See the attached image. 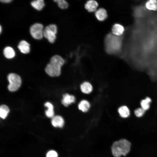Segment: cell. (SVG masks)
<instances>
[{
    "label": "cell",
    "instance_id": "cell-7",
    "mask_svg": "<svg viewBox=\"0 0 157 157\" xmlns=\"http://www.w3.org/2000/svg\"><path fill=\"white\" fill-rule=\"evenodd\" d=\"M75 98L74 95L66 93L63 95L61 103L65 106H67L75 102Z\"/></svg>",
    "mask_w": 157,
    "mask_h": 157
},
{
    "label": "cell",
    "instance_id": "cell-13",
    "mask_svg": "<svg viewBox=\"0 0 157 157\" xmlns=\"http://www.w3.org/2000/svg\"><path fill=\"white\" fill-rule=\"evenodd\" d=\"M80 89L83 93L85 94H89L92 91L93 87L91 84L89 82L85 81L81 84Z\"/></svg>",
    "mask_w": 157,
    "mask_h": 157
},
{
    "label": "cell",
    "instance_id": "cell-10",
    "mask_svg": "<svg viewBox=\"0 0 157 157\" xmlns=\"http://www.w3.org/2000/svg\"><path fill=\"white\" fill-rule=\"evenodd\" d=\"M17 47L20 52L23 53H28L30 51V45L26 41L23 40L21 41Z\"/></svg>",
    "mask_w": 157,
    "mask_h": 157
},
{
    "label": "cell",
    "instance_id": "cell-21",
    "mask_svg": "<svg viewBox=\"0 0 157 157\" xmlns=\"http://www.w3.org/2000/svg\"><path fill=\"white\" fill-rule=\"evenodd\" d=\"M9 111L8 107L6 105H2L0 107V116L3 119L5 118Z\"/></svg>",
    "mask_w": 157,
    "mask_h": 157
},
{
    "label": "cell",
    "instance_id": "cell-18",
    "mask_svg": "<svg viewBox=\"0 0 157 157\" xmlns=\"http://www.w3.org/2000/svg\"><path fill=\"white\" fill-rule=\"evenodd\" d=\"M31 5L34 8L40 10L44 7V3L43 0H34L31 2Z\"/></svg>",
    "mask_w": 157,
    "mask_h": 157
},
{
    "label": "cell",
    "instance_id": "cell-26",
    "mask_svg": "<svg viewBox=\"0 0 157 157\" xmlns=\"http://www.w3.org/2000/svg\"><path fill=\"white\" fill-rule=\"evenodd\" d=\"M0 33H1V26H0Z\"/></svg>",
    "mask_w": 157,
    "mask_h": 157
},
{
    "label": "cell",
    "instance_id": "cell-14",
    "mask_svg": "<svg viewBox=\"0 0 157 157\" xmlns=\"http://www.w3.org/2000/svg\"><path fill=\"white\" fill-rule=\"evenodd\" d=\"M90 107V103L86 100H83L81 101L78 105V109L83 112H87Z\"/></svg>",
    "mask_w": 157,
    "mask_h": 157
},
{
    "label": "cell",
    "instance_id": "cell-1",
    "mask_svg": "<svg viewBox=\"0 0 157 157\" xmlns=\"http://www.w3.org/2000/svg\"><path fill=\"white\" fill-rule=\"evenodd\" d=\"M65 63L64 60L60 56L55 55L51 58L49 63L45 69L47 73L51 76H59L61 68Z\"/></svg>",
    "mask_w": 157,
    "mask_h": 157
},
{
    "label": "cell",
    "instance_id": "cell-4",
    "mask_svg": "<svg viewBox=\"0 0 157 157\" xmlns=\"http://www.w3.org/2000/svg\"><path fill=\"white\" fill-rule=\"evenodd\" d=\"M8 79L9 83L8 88L10 91H16L20 87L22 80L20 76L17 74L14 73H10L8 76Z\"/></svg>",
    "mask_w": 157,
    "mask_h": 157
},
{
    "label": "cell",
    "instance_id": "cell-23",
    "mask_svg": "<svg viewBox=\"0 0 157 157\" xmlns=\"http://www.w3.org/2000/svg\"><path fill=\"white\" fill-rule=\"evenodd\" d=\"M145 111L142 108H138L134 111L135 115L138 117H142L144 114Z\"/></svg>",
    "mask_w": 157,
    "mask_h": 157
},
{
    "label": "cell",
    "instance_id": "cell-16",
    "mask_svg": "<svg viewBox=\"0 0 157 157\" xmlns=\"http://www.w3.org/2000/svg\"><path fill=\"white\" fill-rule=\"evenodd\" d=\"M3 53L5 57L8 59L13 58L15 55L14 50L10 47H7L4 49Z\"/></svg>",
    "mask_w": 157,
    "mask_h": 157
},
{
    "label": "cell",
    "instance_id": "cell-9",
    "mask_svg": "<svg viewBox=\"0 0 157 157\" xmlns=\"http://www.w3.org/2000/svg\"><path fill=\"white\" fill-rule=\"evenodd\" d=\"M124 31V27L119 24H115L112 28V33L113 34L117 36L122 35Z\"/></svg>",
    "mask_w": 157,
    "mask_h": 157
},
{
    "label": "cell",
    "instance_id": "cell-3",
    "mask_svg": "<svg viewBox=\"0 0 157 157\" xmlns=\"http://www.w3.org/2000/svg\"><path fill=\"white\" fill-rule=\"evenodd\" d=\"M131 143L125 139H122L115 142L112 147V151L115 157L126 155L129 151Z\"/></svg>",
    "mask_w": 157,
    "mask_h": 157
},
{
    "label": "cell",
    "instance_id": "cell-24",
    "mask_svg": "<svg viewBox=\"0 0 157 157\" xmlns=\"http://www.w3.org/2000/svg\"><path fill=\"white\" fill-rule=\"evenodd\" d=\"M58 156L57 153L54 150L49 151L46 155V157H58Z\"/></svg>",
    "mask_w": 157,
    "mask_h": 157
},
{
    "label": "cell",
    "instance_id": "cell-25",
    "mask_svg": "<svg viewBox=\"0 0 157 157\" xmlns=\"http://www.w3.org/2000/svg\"><path fill=\"white\" fill-rule=\"evenodd\" d=\"M0 1L3 3H7L10 2L12 1L11 0H1Z\"/></svg>",
    "mask_w": 157,
    "mask_h": 157
},
{
    "label": "cell",
    "instance_id": "cell-6",
    "mask_svg": "<svg viewBox=\"0 0 157 157\" xmlns=\"http://www.w3.org/2000/svg\"><path fill=\"white\" fill-rule=\"evenodd\" d=\"M44 30L43 26L42 24L36 23L31 26L30 33L33 38L36 39L40 40L44 36Z\"/></svg>",
    "mask_w": 157,
    "mask_h": 157
},
{
    "label": "cell",
    "instance_id": "cell-11",
    "mask_svg": "<svg viewBox=\"0 0 157 157\" xmlns=\"http://www.w3.org/2000/svg\"><path fill=\"white\" fill-rule=\"evenodd\" d=\"M51 124L55 127H62L64 124V121L63 118L59 115L54 116L51 120Z\"/></svg>",
    "mask_w": 157,
    "mask_h": 157
},
{
    "label": "cell",
    "instance_id": "cell-12",
    "mask_svg": "<svg viewBox=\"0 0 157 157\" xmlns=\"http://www.w3.org/2000/svg\"><path fill=\"white\" fill-rule=\"evenodd\" d=\"M98 4L97 1L93 0L88 1L85 5V9L89 12H93L96 10Z\"/></svg>",
    "mask_w": 157,
    "mask_h": 157
},
{
    "label": "cell",
    "instance_id": "cell-8",
    "mask_svg": "<svg viewBox=\"0 0 157 157\" xmlns=\"http://www.w3.org/2000/svg\"><path fill=\"white\" fill-rule=\"evenodd\" d=\"M95 14L96 18L100 21L105 20L108 17L106 10L103 8H99L96 10Z\"/></svg>",
    "mask_w": 157,
    "mask_h": 157
},
{
    "label": "cell",
    "instance_id": "cell-5",
    "mask_svg": "<svg viewBox=\"0 0 157 157\" xmlns=\"http://www.w3.org/2000/svg\"><path fill=\"white\" fill-rule=\"evenodd\" d=\"M57 31L56 26L54 24H51L44 29L43 35L50 42L53 43L56 39Z\"/></svg>",
    "mask_w": 157,
    "mask_h": 157
},
{
    "label": "cell",
    "instance_id": "cell-20",
    "mask_svg": "<svg viewBox=\"0 0 157 157\" xmlns=\"http://www.w3.org/2000/svg\"><path fill=\"white\" fill-rule=\"evenodd\" d=\"M151 101V99L149 97H147L145 99L141 100L140 104L141 108L145 111L149 108L150 104Z\"/></svg>",
    "mask_w": 157,
    "mask_h": 157
},
{
    "label": "cell",
    "instance_id": "cell-19",
    "mask_svg": "<svg viewBox=\"0 0 157 157\" xmlns=\"http://www.w3.org/2000/svg\"><path fill=\"white\" fill-rule=\"evenodd\" d=\"M145 6L148 10L156 11L157 10V1L156 0H149L145 3Z\"/></svg>",
    "mask_w": 157,
    "mask_h": 157
},
{
    "label": "cell",
    "instance_id": "cell-22",
    "mask_svg": "<svg viewBox=\"0 0 157 157\" xmlns=\"http://www.w3.org/2000/svg\"><path fill=\"white\" fill-rule=\"evenodd\" d=\"M55 2L57 3L58 6L62 9H65L68 6V3L64 0H54Z\"/></svg>",
    "mask_w": 157,
    "mask_h": 157
},
{
    "label": "cell",
    "instance_id": "cell-2",
    "mask_svg": "<svg viewBox=\"0 0 157 157\" xmlns=\"http://www.w3.org/2000/svg\"><path fill=\"white\" fill-rule=\"evenodd\" d=\"M104 45L107 53L109 54H114L119 50L121 45V40L119 36L109 33L105 38Z\"/></svg>",
    "mask_w": 157,
    "mask_h": 157
},
{
    "label": "cell",
    "instance_id": "cell-17",
    "mask_svg": "<svg viewBox=\"0 0 157 157\" xmlns=\"http://www.w3.org/2000/svg\"><path fill=\"white\" fill-rule=\"evenodd\" d=\"M44 106L48 108L47 110H46L45 112L46 116L49 118H53L54 115L53 105L49 102H46L44 104Z\"/></svg>",
    "mask_w": 157,
    "mask_h": 157
},
{
    "label": "cell",
    "instance_id": "cell-15",
    "mask_svg": "<svg viewBox=\"0 0 157 157\" xmlns=\"http://www.w3.org/2000/svg\"><path fill=\"white\" fill-rule=\"evenodd\" d=\"M118 111L120 116L123 118H126L130 115L129 110L126 106H121L119 108Z\"/></svg>",
    "mask_w": 157,
    "mask_h": 157
}]
</instances>
